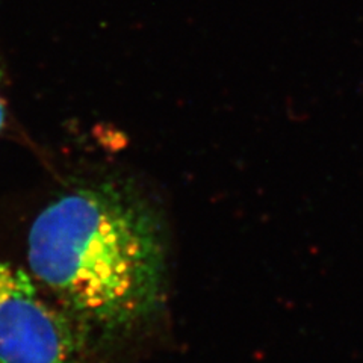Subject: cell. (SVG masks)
<instances>
[{"label":"cell","instance_id":"obj_2","mask_svg":"<svg viewBox=\"0 0 363 363\" xmlns=\"http://www.w3.org/2000/svg\"><path fill=\"white\" fill-rule=\"evenodd\" d=\"M82 335L26 272L0 260V363H81Z\"/></svg>","mask_w":363,"mask_h":363},{"label":"cell","instance_id":"obj_3","mask_svg":"<svg viewBox=\"0 0 363 363\" xmlns=\"http://www.w3.org/2000/svg\"><path fill=\"white\" fill-rule=\"evenodd\" d=\"M8 123V108H6V100L4 94V70L2 64H0V135L5 130Z\"/></svg>","mask_w":363,"mask_h":363},{"label":"cell","instance_id":"obj_1","mask_svg":"<svg viewBox=\"0 0 363 363\" xmlns=\"http://www.w3.org/2000/svg\"><path fill=\"white\" fill-rule=\"evenodd\" d=\"M28 260L82 333L130 335L164 306L161 221L129 182L82 180L55 196L30 225Z\"/></svg>","mask_w":363,"mask_h":363}]
</instances>
